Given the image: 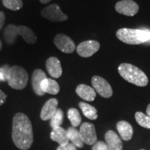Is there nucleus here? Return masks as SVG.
<instances>
[{
  "instance_id": "obj_32",
  "label": "nucleus",
  "mask_w": 150,
  "mask_h": 150,
  "mask_svg": "<svg viewBox=\"0 0 150 150\" xmlns=\"http://www.w3.org/2000/svg\"><path fill=\"white\" fill-rule=\"evenodd\" d=\"M146 112H147V115L150 117V104L148 105L147 107V110H146Z\"/></svg>"
},
{
  "instance_id": "obj_27",
  "label": "nucleus",
  "mask_w": 150,
  "mask_h": 150,
  "mask_svg": "<svg viewBox=\"0 0 150 150\" xmlns=\"http://www.w3.org/2000/svg\"><path fill=\"white\" fill-rule=\"evenodd\" d=\"M11 67L8 65L6 64L0 67V79L1 81H6L8 74L10 70Z\"/></svg>"
},
{
  "instance_id": "obj_30",
  "label": "nucleus",
  "mask_w": 150,
  "mask_h": 150,
  "mask_svg": "<svg viewBox=\"0 0 150 150\" xmlns=\"http://www.w3.org/2000/svg\"><path fill=\"white\" fill-rule=\"evenodd\" d=\"M6 95L4 93L3 91H1L0 90V106L1 105H3L6 102Z\"/></svg>"
},
{
  "instance_id": "obj_33",
  "label": "nucleus",
  "mask_w": 150,
  "mask_h": 150,
  "mask_svg": "<svg viewBox=\"0 0 150 150\" xmlns=\"http://www.w3.org/2000/svg\"><path fill=\"white\" fill-rule=\"evenodd\" d=\"M52 0H40V1L42 4H47L49 2H50Z\"/></svg>"
},
{
  "instance_id": "obj_24",
  "label": "nucleus",
  "mask_w": 150,
  "mask_h": 150,
  "mask_svg": "<svg viewBox=\"0 0 150 150\" xmlns=\"http://www.w3.org/2000/svg\"><path fill=\"white\" fill-rule=\"evenodd\" d=\"M63 117H64V113H63V110L61 108H57L55 113L50 119V125H51L52 128L54 129L56 127H61L63 124Z\"/></svg>"
},
{
  "instance_id": "obj_23",
  "label": "nucleus",
  "mask_w": 150,
  "mask_h": 150,
  "mask_svg": "<svg viewBox=\"0 0 150 150\" xmlns=\"http://www.w3.org/2000/svg\"><path fill=\"white\" fill-rule=\"evenodd\" d=\"M67 117L73 127L79 126L81 122V116L80 115L79 111L76 108H70L67 111Z\"/></svg>"
},
{
  "instance_id": "obj_2",
  "label": "nucleus",
  "mask_w": 150,
  "mask_h": 150,
  "mask_svg": "<svg viewBox=\"0 0 150 150\" xmlns=\"http://www.w3.org/2000/svg\"><path fill=\"white\" fill-rule=\"evenodd\" d=\"M118 72L124 79L134 85L144 87L148 83V78L140 69L129 63H122L118 67Z\"/></svg>"
},
{
  "instance_id": "obj_15",
  "label": "nucleus",
  "mask_w": 150,
  "mask_h": 150,
  "mask_svg": "<svg viewBox=\"0 0 150 150\" xmlns=\"http://www.w3.org/2000/svg\"><path fill=\"white\" fill-rule=\"evenodd\" d=\"M76 93L81 98L87 102H93L96 97L95 89L85 84H80L76 88Z\"/></svg>"
},
{
  "instance_id": "obj_31",
  "label": "nucleus",
  "mask_w": 150,
  "mask_h": 150,
  "mask_svg": "<svg viewBox=\"0 0 150 150\" xmlns=\"http://www.w3.org/2000/svg\"><path fill=\"white\" fill-rule=\"evenodd\" d=\"M5 23V15L2 11H0V31L4 27V24Z\"/></svg>"
},
{
  "instance_id": "obj_26",
  "label": "nucleus",
  "mask_w": 150,
  "mask_h": 150,
  "mask_svg": "<svg viewBox=\"0 0 150 150\" xmlns=\"http://www.w3.org/2000/svg\"><path fill=\"white\" fill-rule=\"evenodd\" d=\"M3 5L11 11H18L23 6L22 0H2Z\"/></svg>"
},
{
  "instance_id": "obj_8",
  "label": "nucleus",
  "mask_w": 150,
  "mask_h": 150,
  "mask_svg": "<svg viewBox=\"0 0 150 150\" xmlns=\"http://www.w3.org/2000/svg\"><path fill=\"white\" fill-rule=\"evenodd\" d=\"M54 42L57 48L65 54L73 53L76 48L74 41L70 37L62 33L56 35Z\"/></svg>"
},
{
  "instance_id": "obj_34",
  "label": "nucleus",
  "mask_w": 150,
  "mask_h": 150,
  "mask_svg": "<svg viewBox=\"0 0 150 150\" xmlns=\"http://www.w3.org/2000/svg\"><path fill=\"white\" fill-rule=\"evenodd\" d=\"M1 48H2V43H1V41L0 40V50H1Z\"/></svg>"
},
{
  "instance_id": "obj_3",
  "label": "nucleus",
  "mask_w": 150,
  "mask_h": 150,
  "mask_svg": "<svg viewBox=\"0 0 150 150\" xmlns=\"http://www.w3.org/2000/svg\"><path fill=\"white\" fill-rule=\"evenodd\" d=\"M116 36L126 44L139 45L150 40V32L145 30L123 28L118 30Z\"/></svg>"
},
{
  "instance_id": "obj_20",
  "label": "nucleus",
  "mask_w": 150,
  "mask_h": 150,
  "mask_svg": "<svg viewBox=\"0 0 150 150\" xmlns=\"http://www.w3.org/2000/svg\"><path fill=\"white\" fill-rule=\"evenodd\" d=\"M18 33L29 44H34L37 40V36L30 28L24 25L18 27Z\"/></svg>"
},
{
  "instance_id": "obj_18",
  "label": "nucleus",
  "mask_w": 150,
  "mask_h": 150,
  "mask_svg": "<svg viewBox=\"0 0 150 150\" xmlns=\"http://www.w3.org/2000/svg\"><path fill=\"white\" fill-rule=\"evenodd\" d=\"M41 89L45 93L50 95H57L60 91V86L55 80L46 78L42 81L40 85Z\"/></svg>"
},
{
  "instance_id": "obj_6",
  "label": "nucleus",
  "mask_w": 150,
  "mask_h": 150,
  "mask_svg": "<svg viewBox=\"0 0 150 150\" xmlns=\"http://www.w3.org/2000/svg\"><path fill=\"white\" fill-rule=\"evenodd\" d=\"M79 133L83 143L88 145H93L97 141L95 127L93 124L83 122L80 126Z\"/></svg>"
},
{
  "instance_id": "obj_9",
  "label": "nucleus",
  "mask_w": 150,
  "mask_h": 150,
  "mask_svg": "<svg viewBox=\"0 0 150 150\" xmlns=\"http://www.w3.org/2000/svg\"><path fill=\"white\" fill-rule=\"evenodd\" d=\"M100 44L96 40H87L81 42L76 47L77 54L81 57H91L98 51Z\"/></svg>"
},
{
  "instance_id": "obj_19",
  "label": "nucleus",
  "mask_w": 150,
  "mask_h": 150,
  "mask_svg": "<svg viewBox=\"0 0 150 150\" xmlns=\"http://www.w3.org/2000/svg\"><path fill=\"white\" fill-rule=\"evenodd\" d=\"M4 38L6 42L8 45H12L16 42L19 35L18 27L14 24H8L4 31Z\"/></svg>"
},
{
  "instance_id": "obj_11",
  "label": "nucleus",
  "mask_w": 150,
  "mask_h": 150,
  "mask_svg": "<svg viewBox=\"0 0 150 150\" xmlns=\"http://www.w3.org/2000/svg\"><path fill=\"white\" fill-rule=\"evenodd\" d=\"M59 102L55 98H52L45 104L40 112V118L44 121L49 120L57 110Z\"/></svg>"
},
{
  "instance_id": "obj_14",
  "label": "nucleus",
  "mask_w": 150,
  "mask_h": 150,
  "mask_svg": "<svg viewBox=\"0 0 150 150\" xmlns=\"http://www.w3.org/2000/svg\"><path fill=\"white\" fill-rule=\"evenodd\" d=\"M47 77V75L44 71L40 70V69H36L33 72L32 77H31V82H32L33 89L35 94L39 96H42L44 95V92L41 89L40 85L42 81L44 79H45Z\"/></svg>"
},
{
  "instance_id": "obj_29",
  "label": "nucleus",
  "mask_w": 150,
  "mask_h": 150,
  "mask_svg": "<svg viewBox=\"0 0 150 150\" xmlns=\"http://www.w3.org/2000/svg\"><path fill=\"white\" fill-rule=\"evenodd\" d=\"M56 150H77V147L72 142H68L66 145H59Z\"/></svg>"
},
{
  "instance_id": "obj_17",
  "label": "nucleus",
  "mask_w": 150,
  "mask_h": 150,
  "mask_svg": "<svg viewBox=\"0 0 150 150\" xmlns=\"http://www.w3.org/2000/svg\"><path fill=\"white\" fill-rule=\"evenodd\" d=\"M117 129L122 140L129 141L132 138L134 130L128 122L124 120L118 122L117 124Z\"/></svg>"
},
{
  "instance_id": "obj_4",
  "label": "nucleus",
  "mask_w": 150,
  "mask_h": 150,
  "mask_svg": "<svg viewBox=\"0 0 150 150\" xmlns=\"http://www.w3.org/2000/svg\"><path fill=\"white\" fill-rule=\"evenodd\" d=\"M28 73L24 67L19 65L11 67L7 81L8 86L15 90H22L28 83Z\"/></svg>"
},
{
  "instance_id": "obj_16",
  "label": "nucleus",
  "mask_w": 150,
  "mask_h": 150,
  "mask_svg": "<svg viewBox=\"0 0 150 150\" xmlns=\"http://www.w3.org/2000/svg\"><path fill=\"white\" fill-rule=\"evenodd\" d=\"M50 138L53 141L58 142L59 145H66L70 141L67 136V131L61 127L52 129Z\"/></svg>"
},
{
  "instance_id": "obj_36",
  "label": "nucleus",
  "mask_w": 150,
  "mask_h": 150,
  "mask_svg": "<svg viewBox=\"0 0 150 150\" xmlns=\"http://www.w3.org/2000/svg\"><path fill=\"white\" fill-rule=\"evenodd\" d=\"M0 81H1V79H0Z\"/></svg>"
},
{
  "instance_id": "obj_21",
  "label": "nucleus",
  "mask_w": 150,
  "mask_h": 150,
  "mask_svg": "<svg viewBox=\"0 0 150 150\" xmlns=\"http://www.w3.org/2000/svg\"><path fill=\"white\" fill-rule=\"evenodd\" d=\"M67 136L69 140H70L72 144L77 148H82L83 147V142L81 137L79 131H78L75 127H69L67 130Z\"/></svg>"
},
{
  "instance_id": "obj_1",
  "label": "nucleus",
  "mask_w": 150,
  "mask_h": 150,
  "mask_svg": "<svg viewBox=\"0 0 150 150\" xmlns=\"http://www.w3.org/2000/svg\"><path fill=\"white\" fill-rule=\"evenodd\" d=\"M12 139L20 149L27 150L33 142V127L31 120L25 114L18 112L13 120Z\"/></svg>"
},
{
  "instance_id": "obj_28",
  "label": "nucleus",
  "mask_w": 150,
  "mask_h": 150,
  "mask_svg": "<svg viewBox=\"0 0 150 150\" xmlns=\"http://www.w3.org/2000/svg\"><path fill=\"white\" fill-rule=\"evenodd\" d=\"M92 150H110L106 142L104 141H97L94 144Z\"/></svg>"
},
{
  "instance_id": "obj_5",
  "label": "nucleus",
  "mask_w": 150,
  "mask_h": 150,
  "mask_svg": "<svg viewBox=\"0 0 150 150\" xmlns=\"http://www.w3.org/2000/svg\"><path fill=\"white\" fill-rule=\"evenodd\" d=\"M41 16L52 22H64L68 17L62 12L61 8L56 4H53L42 9Z\"/></svg>"
},
{
  "instance_id": "obj_22",
  "label": "nucleus",
  "mask_w": 150,
  "mask_h": 150,
  "mask_svg": "<svg viewBox=\"0 0 150 150\" xmlns=\"http://www.w3.org/2000/svg\"><path fill=\"white\" fill-rule=\"evenodd\" d=\"M79 106L83 112L84 116H86V117L91 120H95L97 119L98 117L97 110L94 106L83 102H79Z\"/></svg>"
},
{
  "instance_id": "obj_25",
  "label": "nucleus",
  "mask_w": 150,
  "mask_h": 150,
  "mask_svg": "<svg viewBox=\"0 0 150 150\" xmlns=\"http://www.w3.org/2000/svg\"><path fill=\"white\" fill-rule=\"evenodd\" d=\"M135 118L137 123L142 127L146 129H150V117L142 112H136L135 114Z\"/></svg>"
},
{
  "instance_id": "obj_7",
  "label": "nucleus",
  "mask_w": 150,
  "mask_h": 150,
  "mask_svg": "<svg viewBox=\"0 0 150 150\" xmlns=\"http://www.w3.org/2000/svg\"><path fill=\"white\" fill-rule=\"evenodd\" d=\"M92 85L94 89L100 96L104 98H109L112 95L111 86L106 80L99 76H94L92 78Z\"/></svg>"
},
{
  "instance_id": "obj_12",
  "label": "nucleus",
  "mask_w": 150,
  "mask_h": 150,
  "mask_svg": "<svg viewBox=\"0 0 150 150\" xmlns=\"http://www.w3.org/2000/svg\"><path fill=\"white\" fill-rule=\"evenodd\" d=\"M46 68L50 76L55 79L59 78L63 73L61 62L56 57H50L47 60Z\"/></svg>"
},
{
  "instance_id": "obj_13",
  "label": "nucleus",
  "mask_w": 150,
  "mask_h": 150,
  "mask_svg": "<svg viewBox=\"0 0 150 150\" xmlns=\"http://www.w3.org/2000/svg\"><path fill=\"white\" fill-rule=\"evenodd\" d=\"M105 140L110 150H122V141L120 137L115 131H108L105 134Z\"/></svg>"
},
{
  "instance_id": "obj_10",
  "label": "nucleus",
  "mask_w": 150,
  "mask_h": 150,
  "mask_svg": "<svg viewBox=\"0 0 150 150\" xmlns=\"http://www.w3.org/2000/svg\"><path fill=\"white\" fill-rule=\"evenodd\" d=\"M115 10L127 16H134L139 11V6L133 0H122L115 4Z\"/></svg>"
},
{
  "instance_id": "obj_35",
  "label": "nucleus",
  "mask_w": 150,
  "mask_h": 150,
  "mask_svg": "<svg viewBox=\"0 0 150 150\" xmlns=\"http://www.w3.org/2000/svg\"><path fill=\"white\" fill-rule=\"evenodd\" d=\"M140 150H145V149H140Z\"/></svg>"
}]
</instances>
